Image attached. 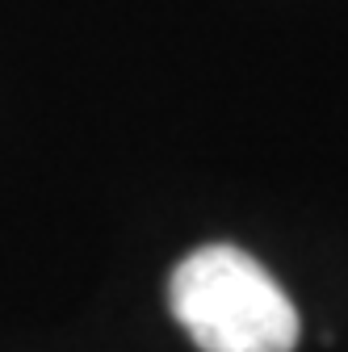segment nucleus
<instances>
[{"label": "nucleus", "mask_w": 348, "mask_h": 352, "mask_svg": "<svg viewBox=\"0 0 348 352\" xmlns=\"http://www.w3.org/2000/svg\"><path fill=\"white\" fill-rule=\"evenodd\" d=\"M168 311L202 352H294L302 336L281 281L231 243H206L172 269Z\"/></svg>", "instance_id": "f257e3e1"}]
</instances>
